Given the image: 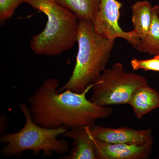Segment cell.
Returning <instances> with one entry per match:
<instances>
[{
    "label": "cell",
    "instance_id": "8992f818",
    "mask_svg": "<svg viewBox=\"0 0 159 159\" xmlns=\"http://www.w3.org/2000/svg\"><path fill=\"white\" fill-rule=\"evenodd\" d=\"M122 6L117 0H100L99 11L93 23L96 31L103 37L124 39L136 49L140 40L132 37L129 31H123L119 25Z\"/></svg>",
    "mask_w": 159,
    "mask_h": 159
},
{
    "label": "cell",
    "instance_id": "9a60e30c",
    "mask_svg": "<svg viewBox=\"0 0 159 159\" xmlns=\"http://www.w3.org/2000/svg\"><path fill=\"white\" fill-rule=\"evenodd\" d=\"M130 64L134 70H142L159 72V54L155 55L152 59L139 60L134 58L131 61Z\"/></svg>",
    "mask_w": 159,
    "mask_h": 159
},
{
    "label": "cell",
    "instance_id": "6da1fadb",
    "mask_svg": "<svg viewBox=\"0 0 159 159\" xmlns=\"http://www.w3.org/2000/svg\"><path fill=\"white\" fill-rule=\"evenodd\" d=\"M93 84L80 93L69 90L59 92L58 80H45L28 100L34 122L45 128L73 129L90 126L99 119L110 117L112 109L87 98Z\"/></svg>",
    "mask_w": 159,
    "mask_h": 159
},
{
    "label": "cell",
    "instance_id": "5b68a950",
    "mask_svg": "<svg viewBox=\"0 0 159 159\" xmlns=\"http://www.w3.org/2000/svg\"><path fill=\"white\" fill-rule=\"evenodd\" d=\"M147 84L144 76L126 72L122 64L117 62L106 69L94 83L90 100L102 106L129 104L135 91Z\"/></svg>",
    "mask_w": 159,
    "mask_h": 159
},
{
    "label": "cell",
    "instance_id": "8fae6325",
    "mask_svg": "<svg viewBox=\"0 0 159 159\" xmlns=\"http://www.w3.org/2000/svg\"><path fill=\"white\" fill-rule=\"evenodd\" d=\"M153 7L147 1L135 3L132 6V31H129L132 37L141 39L148 33L152 20Z\"/></svg>",
    "mask_w": 159,
    "mask_h": 159
},
{
    "label": "cell",
    "instance_id": "3957f363",
    "mask_svg": "<svg viewBox=\"0 0 159 159\" xmlns=\"http://www.w3.org/2000/svg\"><path fill=\"white\" fill-rule=\"evenodd\" d=\"M24 1L48 17L44 30L30 40V48L34 54L55 56L73 48L79 29V20L76 15L53 0Z\"/></svg>",
    "mask_w": 159,
    "mask_h": 159
},
{
    "label": "cell",
    "instance_id": "9c48e42d",
    "mask_svg": "<svg viewBox=\"0 0 159 159\" xmlns=\"http://www.w3.org/2000/svg\"><path fill=\"white\" fill-rule=\"evenodd\" d=\"M73 140V148L70 155L61 157L64 159H97L94 138L89 126L70 129L62 135Z\"/></svg>",
    "mask_w": 159,
    "mask_h": 159
},
{
    "label": "cell",
    "instance_id": "5bb4252c",
    "mask_svg": "<svg viewBox=\"0 0 159 159\" xmlns=\"http://www.w3.org/2000/svg\"><path fill=\"white\" fill-rule=\"evenodd\" d=\"M24 0H0V22L2 24L6 22L13 15L16 9Z\"/></svg>",
    "mask_w": 159,
    "mask_h": 159
},
{
    "label": "cell",
    "instance_id": "7c38bea8",
    "mask_svg": "<svg viewBox=\"0 0 159 159\" xmlns=\"http://www.w3.org/2000/svg\"><path fill=\"white\" fill-rule=\"evenodd\" d=\"M72 11L79 20L93 22L99 11L100 0H53Z\"/></svg>",
    "mask_w": 159,
    "mask_h": 159
},
{
    "label": "cell",
    "instance_id": "2e32d148",
    "mask_svg": "<svg viewBox=\"0 0 159 159\" xmlns=\"http://www.w3.org/2000/svg\"><path fill=\"white\" fill-rule=\"evenodd\" d=\"M157 158L159 159V154H158V156Z\"/></svg>",
    "mask_w": 159,
    "mask_h": 159
},
{
    "label": "cell",
    "instance_id": "30bf717a",
    "mask_svg": "<svg viewBox=\"0 0 159 159\" xmlns=\"http://www.w3.org/2000/svg\"><path fill=\"white\" fill-rule=\"evenodd\" d=\"M131 107L138 119H141L146 114L159 108V93L148 84L137 89L129 100Z\"/></svg>",
    "mask_w": 159,
    "mask_h": 159
},
{
    "label": "cell",
    "instance_id": "7a4b0ae2",
    "mask_svg": "<svg viewBox=\"0 0 159 159\" xmlns=\"http://www.w3.org/2000/svg\"><path fill=\"white\" fill-rule=\"evenodd\" d=\"M77 42L78 50L74 70L58 92L69 90L80 93L98 81L106 69L115 39L100 35L92 21L79 20Z\"/></svg>",
    "mask_w": 159,
    "mask_h": 159
},
{
    "label": "cell",
    "instance_id": "277c9868",
    "mask_svg": "<svg viewBox=\"0 0 159 159\" xmlns=\"http://www.w3.org/2000/svg\"><path fill=\"white\" fill-rule=\"evenodd\" d=\"M20 109L25 116V122L19 131L1 136V143L6 145L2 149L3 156L19 157L24 152L31 151L35 155L42 152L44 156L50 157L54 152L62 154L68 151L67 141L58 139L59 136L67 130V128H48L40 126L34 122L27 104L21 103Z\"/></svg>",
    "mask_w": 159,
    "mask_h": 159
},
{
    "label": "cell",
    "instance_id": "52a82bcc",
    "mask_svg": "<svg viewBox=\"0 0 159 159\" xmlns=\"http://www.w3.org/2000/svg\"><path fill=\"white\" fill-rule=\"evenodd\" d=\"M89 129L94 139L110 143L141 145L153 140L150 128L137 129L127 126L113 128L94 124Z\"/></svg>",
    "mask_w": 159,
    "mask_h": 159
},
{
    "label": "cell",
    "instance_id": "ba28073f",
    "mask_svg": "<svg viewBox=\"0 0 159 159\" xmlns=\"http://www.w3.org/2000/svg\"><path fill=\"white\" fill-rule=\"evenodd\" d=\"M97 159H145L150 157L154 140L143 145L114 144L94 139Z\"/></svg>",
    "mask_w": 159,
    "mask_h": 159
},
{
    "label": "cell",
    "instance_id": "4fadbf2b",
    "mask_svg": "<svg viewBox=\"0 0 159 159\" xmlns=\"http://www.w3.org/2000/svg\"><path fill=\"white\" fill-rule=\"evenodd\" d=\"M142 53L150 55L159 54V6H153L152 20L148 33L140 39L136 48Z\"/></svg>",
    "mask_w": 159,
    "mask_h": 159
}]
</instances>
